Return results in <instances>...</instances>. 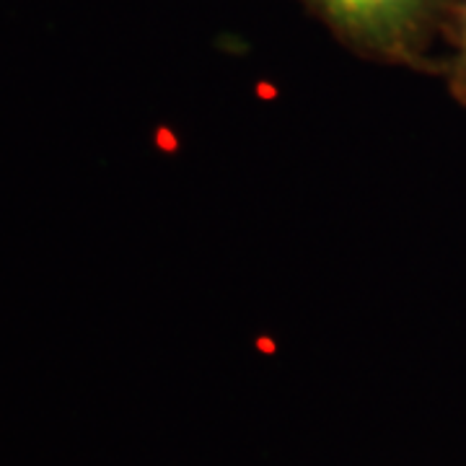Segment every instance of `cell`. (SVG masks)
Segmentation results:
<instances>
[{"label": "cell", "instance_id": "2", "mask_svg": "<svg viewBox=\"0 0 466 466\" xmlns=\"http://www.w3.org/2000/svg\"><path fill=\"white\" fill-rule=\"evenodd\" d=\"M449 39L451 55L443 66V73H446L451 94L466 106V0L456 3V11L449 24Z\"/></svg>", "mask_w": 466, "mask_h": 466}, {"label": "cell", "instance_id": "1", "mask_svg": "<svg viewBox=\"0 0 466 466\" xmlns=\"http://www.w3.org/2000/svg\"><path fill=\"white\" fill-rule=\"evenodd\" d=\"M350 50L383 66L433 67L459 0H300Z\"/></svg>", "mask_w": 466, "mask_h": 466}]
</instances>
